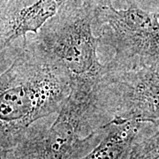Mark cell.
I'll list each match as a JSON object with an SVG mask.
<instances>
[{
	"instance_id": "obj_1",
	"label": "cell",
	"mask_w": 159,
	"mask_h": 159,
	"mask_svg": "<svg viewBox=\"0 0 159 159\" xmlns=\"http://www.w3.org/2000/svg\"><path fill=\"white\" fill-rule=\"evenodd\" d=\"M73 77L28 39L0 77V146L9 152L32 125L57 114L70 96Z\"/></svg>"
},
{
	"instance_id": "obj_2",
	"label": "cell",
	"mask_w": 159,
	"mask_h": 159,
	"mask_svg": "<svg viewBox=\"0 0 159 159\" xmlns=\"http://www.w3.org/2000/svg\"><path fill=\"white\" fill-rule=\"evenodd\" d=\"M103 0H69L38 33L29 35L32 44L62 65L73 80L100 78L106 68L97 56L94 30L97 5Z\"/></svg>"
},
{
	"instance_id": "obj_3",
	"label": "cell",
	"mask_w": 159,
	"mask_h": 159,
	"mask_svg": "<svg viewBox=\"0 0 159 159\" xmlns=\"http://www.w3.org/2000/svg\"><path fill=\"white\" fill-rule=\"evenodd\" d=\"M95 80H73V89L51 125H34L9 152L10 159H69L84 131L104 125L97 104Z\"/></svg>"
},
{
	"instance_id": "obj_4",
	"label": "cell",
	"mask_w": 159,
	"mask_h": 159,
	"mask_svg": "<svg viewBox=\"0 0 159 159\" xmlns=\"http://www.w3.org/2000/svg\"><path fill=\"white\" fill-rule=\"evenodd\" d=\"M94 30L99 45L111 47L110 66L133 68L159 64V11H148L134 4L117 8L103 0L96 9Z\"/></svg>"
},
{
	"instance_id": "obj_5",
	"label": "cell",
	"mask_w": 159,
	"mask_h": 159,
	"mask_svg": "<svg viewBox=\"0 0 159 159\" xmlns=\"http://www.w3.org/2000/svg\"><path fill=\"white\" fill-rule=\"evenodd\" d=\"M105 66L96 89L97 106L106 122L159 125V64L133 68Z\"/></svg>"
},
{
	"instance_id": "obj_6",
	"label": "cell",
	"mask_w": 159,
	"mask_h": 159,
	"mask_svg": "<svg viewBox=\"0 0 159 159\" xmlns=\"http://www.w3.org/2000/svg\"><path fill=\"white\" fill-rule=\"evenodd\" d=\"M146 124L137 120L110 122L83 137L69 159H128Z\"/></svg>"
},
{
	"instance_id": "obj_7",
	"label": "cell",
	"mask_w": 159,
	"mask_h": 159,
	"mask_svg": "<svg viewBox=\"0 0 159 159\" xmlns=\"http://www.w3.org/2000/svg\"><path fill=\"white\" fill-rule=\"evenodd\" d=\"M69 0H36L11 14L0 17V52L22 48L29 35L38 33Z\"/></svg>"
},
{
	"instance_id": "obj_8",
	"label": "cell",
	"mask_w": 159,
	"mask_h": 159,
	"mask_svg": "<svg viewBox=\"0 0 159 159\" xmlns=\"http://www.w3.org/2000/svg\"><path fill=\"white\" fill-rule=\"evenodd\" d=\"M138 137L128 159H159V125H156V130L148 136Z\"/></svg>"
},
{
	"instance_id": "obj_9",
	"label": "cell",
	"mask_w": 159,
	"mask_h": 159,
	"mask_svg": "<svg viewBox=\"0 0 159 159\" xmlns=\"http://www.w3.org/2000/svg\"><path fill=\"white\" fill-rule=\"evenodd\" d=\"M35 1L36 0H0V17L20 10Z\"/></svg>"
},
{
	"instance_id": "obj_10",
	"label": "cell",
	"mask_w": 159,
	"mask_h": 159,
	"mask_svg": "<svg viewBox=\"0 0 159 159\" xmlns=\"http://www.w3.org/2000/svg\"><path fill=\"white\" fill-rule=\"evenodd\" d=\"M115 0H113V2ZM119 2L124 3L125 6L130 4H134L139 7L148 11L158 12L159 11V0H119Z\"/></svg>"
},
{
	"instance_id": "obj_11",
	"label": "cell",
	"mask_w": 159,
	"mask_h": 159,
	"mask_svg": "<svg viewBox=\"0 0 159 159\" xmlns=\"http://www.w3.org/2000/svg\"><path fill=\"white\" fill-rule=\"evenodd\" d=\"M1 159H10L8 153L6 151H1Z\"/></svg>"
}]
</instances>
